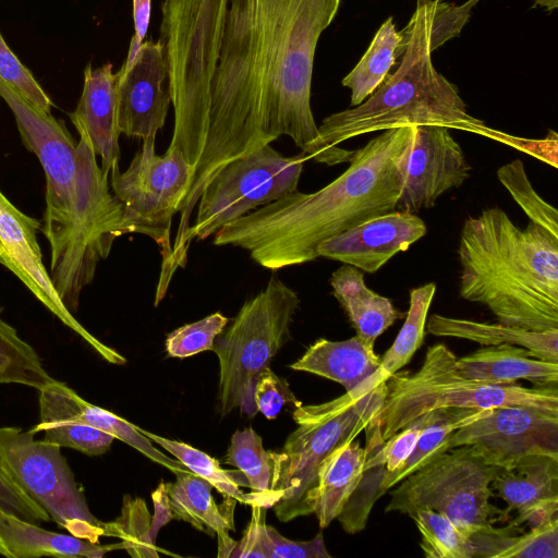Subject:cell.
<instances>
[{"mask_svg": "<svg viewBox=\"0 0 558 558\" xmlns=\"http://www.w3.org/2000/svg\"><path fill=\"white\" fill-rule=\"evenodd\" d=\"M341 0H229L210 83L202 158L179 207L189 223L204 189L228 162L281 135L317 162L349 161L353 150L324 148L311 107L317 44Z\"/></svg>", "mask_w": 558, "mask_h": 558, "instance_id": "obj_1", "label": "cell"}, {"mask_svg": "<svg viewBox=\"0 0 558 558\" xmlns=\"http://www.w3.org/2000/svg\"><path fill=\"white\" fill-rule=\"evenodd\" d=\"M0 97L13 112L24 146L45 173L41 232L50 250L49 275L66 308L74 314L82 291L98 264L125 234L123 207L109 189V174L85 137L78 142L56 119L0 77Z\"/></svg>", "mask_w": 558, "mask_h": 558, "instance_id": "obj_2", "label": "cell"}, {"mask_svg": "<svg viewBox=\"0 0 558 558\" xmlns=\"http://www.w3.org/2000/svg\"><path fill=\"white\" fill-rule=\"evenodd\" d=\"M416 125L383 131L354 150L348 169L313 193L292 192L229 222L214 244L250 252L269 270L318 257V245L373 217L396 210Z\"/></svg>", "mask_w": 558, "mask_h": 558, "instance_id": "obj_3", "label": "cell"}, {"mask_svg": "<svg viewBox=\"0 0 558 558\" xmlns=\"http://www.w3.org/2000/svg\"><path fill=\"white\" fill-rule=\"evenodd\" d=\"M458 255L462 299L509 327L558 329L557 238L533 222L520 229L492 207L464 221Z\"/></svg>", "mask_w": 558, "mask_h": 558, "instance_id": "obj_4", "label": "cell"}, {"mask_svg": "<svg viewBox=\"0 0 558 558\" xmlns=\"http://www.w3.org/2000/svg\"><path fill=\"white\" fill-rule=\"evenodd\" d=\"M434 0H416L415 10L400 31L399 68L354 108L326 117L318 126L319 144H338L372 132L403 125H441L531 149L523 140L488 128L466 111L456 85L434 66L430 50V24Z\"/></svg>", "mask_w": 558, "mask_h": 558, "instance_id": "obj_5", "label": "cell"}, {"mask_svg": "<svg viewBox=\"0 0 558 558\" xmlns=\"http://www.w3.org/2000/svg\"><path fill=\"white\" fill-rule=\"evenodd\" d=\"M229 0H165L159 40L165 45L174 113L170 144L197 167L206 143L210 83Z\"/></svg>", "mask_w": 558, "mask_h": 558, "instance_id": "obj_6", "label": "cell"}, {"mask_svg": "<svg viewBox=\"0 0 558 558\" xmlns=\"http://www.w3.org/2000/svg\"><path fill=\"white\" fill-rule=\"evenodd\" d=\"M386 381L371 376L355 389L319 404H299L298 427L279 451H268L271 463L269 508L282 522L308 515V500L325 459L339 446L354 440L380 412Z\"/></svg>", "mask_w": 558, "mask_h": 558, "instance_id": "obj_7", "label": "cell"}, {"mask_svg": "<svg viewBox=\"0 0 558 558\" xmlns=\"http://www.w3.org/2000/svg\"><path fill=\"white\" fill-rule=\"evenodd\" d=\"M457 356L444 343L428 348L415 373L397 372L386 380L377 416L364 429L366 446L381 445L413 421L438 409H494L525 405L558 413L557 385L524 387L472 380L457 369Z\"/></svg>", "mask_w": 558, "mask_h": 558, "instance_id": "obj_8", "label": "cell"}, {"mask_svg": "<svg viewBox=\"0 0 558 558\" xmlns=\"http://www.w3.org/2000/svg\"><path fill=\"white\" fill-rule=\"evenodd\" d=\"M300 302L292 288L272 278L217 336L211 351L219 361L221 415L236 409L248 417L257 414L253 399L255 381L290 339V326Z\"/></svg>", "mask_w": 558, "mask_h": 558, "instance_id": "obj_9", "label": "cell"}, {"mask_svg": "<svg viewBox=\"0 0 558 558\" xmlns=\"http://www.w3.org/2000/svg\"><path fill=\"white\" fill-rule=\"evenodd\" d=\"M155 138H144L129 168L121 171L118 165L109 175L112 193L123 207L125 234L146 235L160 248L162 262L155 298L157 306L175 272L170 240L172 219L189 191L194 169L174 145L170 144L163 155H157Z\"/></svg>", "mask_w": 558, "mask_h": 558, "instance_id": "obj_10", "label": "cell"}, {"mask_svg": "<svg viewBox=\"0 0 558 558\" xmlns=\"http://www.w3.org/2000/svg\"><path fill=\"white\" fill-rule=\"evenodd\" d=\"M497 470L470 446L451 448L399 482L385 511L410 515L417 509H433L471 538L504 515L490 504Z\"/></svg>", "mask_w": 558, "mask_h": 558, "instance_id": "obj_11", "label": "cell"}, {"mask_svg": "<svg viewBox=\"0 0 558 558\" xmlns=\"http://www.w3.org/2000/svg\"><path fill=\"white\" fill-rule=\"evenodd\" d=\"M308 156L287 157L270 144L225 165L204 189L195 222L186 230L182 250L187 257L192 240H205L229 222L298 191Z\"/></svg>", "mask_w": 558, "mask_h": 558, "instance_id": "obj_12", "label": "cell"}, {"mask_svg": "<svg viewBox=\"0 0 558 558\" xmlns=\"http://www.w3.org/2000/svg\"><path fill=\"white\" fill-rule=\"evenodd\" d=\"M60 446L35 440L17 427H0V463L10 477L71 535L98 543L106 523L89 510Z\"/></svg>", "mask_w": 558, "mask_h": 558, "instance_id": "obj_13", "label": "cell"}, {"mask_svg": "<svg viewBox=\"0 0 558 558\" xmlns=\"http://www.w3.org/2000/svg\"><path fill=\"white\" fill-rule=\"evenodd\" d=\"M459 446H470L497 468L532 454L558 458V413L525 405L494 408L452 433L449 449Z\"/></svg>", "mask_w": 558, "mask_h": 558, "instance_id": "obj_14", "label": "cell"}, {"mask_svg": "<svg viewBox=\"0 0 558 558\" xmlns=\"http://www.w3.org/2000/svg\"><path fill=\"white\" fill-rule=\"evenodd\" d=\"M41 222L20 210L0 190V265L9 269L31 293L66 327L75 331L111 364L126 360L89 333L58 295L46 268L38 232Z\"/></svg>", "mask_w": 558, "mask_h": 558, "instance_id": "obj_15", "label": "cell"}, {"mask_svg": "<svg viewBox=\"0 0 558 558\" xmlns=\"http://www.w3.org/2000/svg\"><path fill=\"white\" fill-rule=\"evenodd\" d=\"M117 75V124L130 137H156L165 125L171 97L163 82L168 76L165 45L131 38L129 52Z\"/></svg>", "mask_w": 558, "mask_h": 558, "instance_id": "obj_16", "label": "cell"}, {"mask_svg": "<svg viewBox=\"0 0 558 558\" xmlns=\"http://www.w3.org/2000/svg\"><path fill=\"white\" fill-rule=\"evenodd\" d=\"M470 173L471 166L448 128L416 125L396 210L414 214L433 207L445 192L461 186Z\"/></svg>", "mask_w": 558, "mask_h": 558, "instance_id": "obj_17", "label": "cell"}, {"mask_svg": "<svg viewBox=\"0 0 558 558\" xmlns=\"http://www.w3.org/2000/svg\"><path fill=\"white\" fill-rule=\"evenodd\" d=\"M426 231L425 222L417 215L393 210L322 242L317 255L374 274L397 253L407 251L423 238Z\"/></svg>", "mask_w": 558, "mask_h": 558, "instance_id": "obj_18", "label": "cell"}, {"mask_svg": "<svg viewBox=\"0 0 558 558\" xmlns=\"http://www.w3.org/2000/svg\"><path fill=\"white\" fill-rule=\"evenodd\" d=\"M116 85L112 63L99 68L88 63L80 100L69 114L78 136L88 140L96 156L100 157V167L107 174L120 160Z\"/></svg>", "mask_w": 558, "mask_h": 558, "instance_id": "obj_19", "label": "cell"}, {"mask_svg": "<svg viewBox=\"0 0 558 558\" xmlns=\"http://www.w3.org/2000/svg\"><path fill=\"white\" fill-rule=\"evenodd\" d=\"M465 378L494 385L525 379L534 385H558V363L533 357L527 349L509 343L486 345L457 359Z\"/></svg>", "mask_w": 558, "mask_h": 558, "instance_id": "obj_20", "label": "cell"}, {"mask_svg": "<svg viewBox=\"0 0 558 558\" xmlns=\"http://www.w3.org/2000/svg\"><path fill=\"white\" fill-rule=\"evenodd\" d=\"M329 283L356 336L372 347L381 333L403 316L390 299L366 286L363 271L354 266H340L332 272Z\"/></svg>", "mask_w": 558, "mask_h": 558, "instance_id": "obj_21", "label": "cell"}, {"mask_svg": "<svg viewBox=\"0 0 558 558\" xmlns=\"http://www.w3.org/2000/svg\"><path fill=\"white\" fill-rule=\"evenodd\" d=\"M366 456L360 442L351 440L336 448L322 463L308 500V512L316 515L320 529L337 519L354 493Z\"/></svg>", "mask_w": 558, "mask_h": 558, "instance_id": "obj_22", "label": "cell"}, {"mask_svg": "<svg viewBox=\"0 0 558 558\" xmlns=\"http://www.w3.org/2000/svg\"><path fill=\"white\" fill-rule=\"evenodd\" d=\"M379 363L380 356L374 347L354 336L341 341L318 339L290 367L331 379L351 391L371 376Z\"/></svg>", "mask_w": 558, "mask_h": 558, "instance_id": "obj_23", "label": "cell"}, {"mask_svg": "<svg viewBox=\"0 0 558 558\" xmlns=\"http://www.w3.org/2000/svg\"><path fill=\"white\" fill-rule=\"evenodd\" d=\"M0 539L11 558L43 556L99 558L110 550L122 549L121 543L100 545L71 534L50 532L2 510H0Z\"/></svg>", "mask_w": 558, "mask_h": 558, "instance_id": "obj_24", "label": "cell"}, {"mask_svg": "<svg viewBox=\"0 0 558 558\" xmlns=\"http://www.w3.org/2000/svg\"><path fill=\"white\" fill-rule=\"evenodd\" d=\"M426 331L438 337H453L482 345L515 344L529 350L533 357L558 363V329L531 331L500 323H481L442 315H432Z\"/></svg>", "mask_w": 558, "mask_h": 558, "instance_id": "obj_25", "label": "cell"}, {"mask_svg": "<svg viewBox=\"0 0 558 558\" xmlns=\"http://www.w3.org/2000/svg\"><path fill=\"white\" fill-rule=\"evenodd\" d=\"M64 388V383L54 379L39 390L40 422L31 432H44L45 441L72 448L88 456L105 453L114 437L75 422L65 400Z\"/></svg>", "mask_w": 558, "mask_h": 558, "instance_id": "obj_26", "label": "cell"}, {"mask_svg": "<svg viewBox=\"0 0 558 558\" xmlns=\"http://www.w3.org/2000/svg\"><path fill=\"white\" fill-rule=\"evenodd\" d=\"M173 518L209 535L234 531V499L226 498L223 509L213 495L209 482L192 472H179L175 481L166 483Z\"/></svg>", "mask_w": 558, "mask_h": 558, "instance_id": "obj_27", "label": "cell"}, {"mask_svg": "<svg viewBox=\"0 0 558 558\" xmlns=\"http://www.w3.org/2000/svg\"><path fill=\"white\" fill-rule=\"evenodd\" d=\"M492 489L508 505V511L558 497V458L532 454L498 468Z\"/></svg>", "mask_w": 558, "mask_h": 558, "instance_id": "obj_28", "label": "cell"}, {"mask_svg": "<svg viewBox=\"0 0 558 558\" xmlns=\"http://www.w3.org/2000/svg\"><path fill=\"white\" fill-rule=\"evenodd\" d=\"M401 35L396 29L392 16H389L376 32L361 60L342 80V85L351 89V106L362 104L381 85L398 59Z\"/></svg>", "mask_w": 558, "mask_h": 558, "instance_id": "obj_29", "label": "cell"}, {"mask_svg": "<svg viewBox=\"0 0 558 558\" xmlns=\"http://www.w3.org/2000/svg\"><path fill=\"white\" fill-rule=\"evenodd\" d=\"M64 395L71 415L75 422L102 430L126 442L154 462L169 469L174 474L179 472H190L179 460L171 459L155 448L151 440L144 436L137 429V426L106 409L87 402L68 386L64 388Z\"/></svg>", "mask_w": 558, "mask_h": 558, "instance_id": "obj_30", "label": "cell"}, {"mask_svg": "<svg viewBox=\"0 0 558 558\" xmlns=\"http://www.w3.org/2000/svg\"><path fill=\"white\" fill-rule=\"evenodd\" d=\"M436 292L434 282L412 289L410 305L403 326L392 345L387 350L371 378L385 383L392 374L405 366L421 348L426 332L427 314Z\"/></svg>", "mask_w": 558, "mask_h": 558, "instance_id": "obj_31", "label": "cell"}, {"mask_svg": "<svg viewBox=\"0 0 558 558\" xmlns=\"http://www.w3.org/2000/svg\"><path fill=\"white\" fill-rule=\"evenodd\" d=\"M137 429L175 457L190 472L209 482L225 498L234 499L248 506L254 502L252 493L245 494L241 490V486L247 487V482L239 470L222 469L217 459L189 444L158 436L138 426Z\"/></svg>", "mask_w": 558, "mask_h": 558, "instance_id": "obj_32", "label": "cell"}, {"mask_svg": "<svg viewBox=\"0 0 558 558\" xmlns=\"http://www.w3.org/2000/svg\"><path fill=\"white\" fill-rule=\"evenodd\" d=\"M0 307V384H20L40 390L53 381L35 349L2 318Z\"/></svg>", "mask_w": 558, "mask_h": 558, "instance_id": "obj_33", "label": "cell"}, {"mask_svg": "<svg viewBox=\"0 0 558 558\" xmlns=\"http://www.w3.org/2000/svg\"><path fill=\"white\" fill-rule=\"evenodd\" d=\"M225 463L238 468L254 495L252 505L269 508L268 493L271 483V463L262 437L252 428L236 430L223 458ZM251 505V506H252Z\"/></svg>", "mask_w": 558, "mask_h": 558, "instance_id": "obj_34", "label": "cell"}, {"mask_svg": "<svg viewBox=\"0 0 558 558\" xmlns=\"http://www.w3.org/2000/svg\"><path fill=\"white\" fill-rule=\"evenodd\" d=\"M411 517L421 534L420 546L427 558H473L471 539L447 517L433 509H417Z\"/></svg>", "mask_w": 558, "mask_h": 558, "instance_id": "obj_35", "label": "cell"}, {"mask_svg": "<svg viewBox=\"0 0 558 558\" xmlns=\"http://www.w3.org/2000/svg\"><path fill=\"white\" fill-rule=\"evenodd\" d=\"M151 515L146 502L140 497L125 495L121 514L106 523L107 536L121 539V548L134 558H158L156 539L150 533Z\"/></svg>", "mask_w": 558, "mask_h": 558, "instance_id": "obj_36", "label": "cell"}, {"mask_svg": "<svg viewBox=\"0 0 558 558\" xmlns=\"http://www.w3.org/2000/svg\"><path fill=\"white\" fill-rule=\"evenodd\" d=\"M497 178L512 198L523 209L530 221L558 239V211L533 189L520 159L512 160L497 170Z\"/></svg>", "mask_w": 558, "mask_h": 558, "instance_id": "obj_37", "label": "cell"}, {"mask_svg": "<svg viewBox=\"0 0 558 558\" xmlns=\"http://www.w3.org/2000/svg\"><path fill=\"white\" fill-rule=\"evenodd\" d=\"M228 323L226 316L216 312L197 322L183 325L167 336V353L172 357L184 359L211 350L215 339Z\"/></svg>", "mask_w": 558, "mask_h": 558, "instance_id": "obj_38", "label": "cell"}, {"mask_svg": "<svg viewBox=\"0 0 558 558\" xmlns=\"http://www.w3.org/2000/svg\"><path fill=\"white\" fill-rule=\"evenodd\" d=\"M558 517L531 529L522 535H511L508 546L497 558H557Z\"/></svg>", "mask_w": 558, "mask_h": 558, "instance_id": "obj_39", "label": "cell"}, {"mask_svg": "<svg viewBox=\"0 0 558 558\" xmlns=\"http://www.w3.org/2000/svg\"><path fill=\"white\" fill-rule=\"evenodd\" d=\"M0 77L45 112H51L52 100L29 70L10 49L0 33Z\"/></svg>", "mask_w": 558, "mask_h": 558, "instance_id": "obj_40", "label": "cell"}, {"mask_svg": "<svg viewBox=\"0 0 558 558\" xmlns=\"http://www.w3.org/2000/svg\"><path fill=\"white\" fill-rule=\"evenodd\" d=\"M263 550L266 558H330L323 533L311 541H292L282 536L274 526L265 524Z\"/></svg>", "mask_w": 558, "mask_h": 558, "instance_id": "obj_41", "label": "cell"}, {"mask_svg": "<svg viewBox=\"0 0 558 558\" xmlns=\"http://www.w3.org/2000/svg\"><path fill=\"white\" fill-rule=\"evenodd\" d=\"M480 0H468L461 5L434 0L430 24V50L435 51L449 39L460 35Z\"/></svg>", "mask_w": 558, "mask_h": 558, "instance_id": "obj_42", "label": "cell"}, {"mask_svg": "<svg viewBox=\"0 0 558 558\" xmlns=\"http://www.w3.org/2000/svg\"><path fill=\"white\" fill-rule=\"evenodd\" d=\"M253 399L257 412L268 420L276 418L287 403L294 407L301 404L287 381L278 377L269 366L258 375L254 385Z\"/></svg>", "mask_w": 558, "mask_h": 558, "instance_id": "obj_43", "label": "cell"}, {"mask_svg": "<svg viewBox=\"0 0 558 558\" xmlns=\"http://www.w3.org/2000/svg\"><path fill=\"white\" fill-rule=\"evenodd\" d=\"M0 510L39 524L51 520L47 511L10 477L0 463Z\"/></svg>", "mask_w": 558, "mask_h": 558, "instance_id": "obj_44", "label": "cell"}, {"mask_svg": "<svg viewBox=\"0 0 558 558\" xmlns=\"http://www.w3.org/2000/svg\"><path fill=\"white\" fill-rule=\"evenodd\" d=\"M252 518L240 542L234 543L229 558H266L263 550V533L267 508L252 505Z\"/></svg>", "mask_w": 558, "mask_h": 558, "instance_id": "obj_45", "label": "cell"}, {"mask_svg": "<svg viewBox=\"0 0 558 558\" xmlns=\"http://www.w3.org/2000/svg\"><path fill=\"white\" fill-rule=\"evenodd\" d=\"M557 513L558 497L547 498L518 511V518L513 523H527L529 526L533 529L557 517Z\"/></svg>", "mask_w": 558, "mask_h": 558, "instance_id": "obj_46", "label": "cell"}, {"mask_svg": "<svg viewBox=\"0 0 558 558\" xmlns=\"http://www.w3.org/2000/svg\"><path fill=\"white\" fill-rule=\"evenodd\" d=\"M151 500L154 505V514L151 517L150 533L156 539L159 530L174 519L170 508L169 496L165 482L161 481L157 488L151 493Z\"/></svg>", "mask_w": 558, "mask_h": 558, "instance_id": "obj_47", "label": "cell"}, {"mask_svg": "<svg viewBox=\"0 0 558 558\" xmlns=\"http://www.w3.org/2000/svg\"><path fill=\"white\" fill-rule=\"evenodd\" d=\"M133 37L142 44L147 34L150 20L151 0H133Z\"/></svg>", "mask_w": 558, "mask_h": 558, "instance_id": "obj_48", "label": "cell"}, {"mask_svg": "<svg viewBox=\"0 0 558 558\" xmlns=\"http://www.w3.org/2000/svg\"><path fill=\"white\" fill-rule=\"evenodd\" d=\"M535 4L545 8L547 11H553L558 8V0H534Z\"/></svg>", "mask_w": 558, "mask_h": 558, "instance_id": "obj_49", "label": "cell"}, {"mask_svg": "<svg viewBox=\"0 0 558 558\" xmlns=\"http://www.w3.org/2000/svg\"><path fill=\"white\" fill-rule=\"evenodd\" d=\"M0 555L11 558L10 553L8 551V549L5 548V546L3 545L1 539H0Z\"/></svg>", "mask_w": 558, "mask_h": 558, "instance_id": "obj_50", "label": "cell"}, {"mask_svg": "<svg viewBox=\"0 0 558 558\" xmlns=\"http://www.w3.org/2000/svg\"><path fill=\"white\" fill-rule=\"evenodd\" d=\"M438 1H441V0H438Z\"/></svg>", "mask_w": 558, "mask_h": 558, "instance_id": "obj_51", "label": "cell"}]
</instances>
